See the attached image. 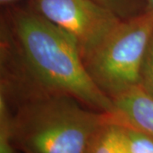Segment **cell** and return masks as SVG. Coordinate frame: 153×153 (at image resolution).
Returning a JSON list of instances; mask_svg holds the SVG:
<instances>
[{"instance_id":"obj_1","label":"cell","mask_w":153,"mask_h":153,"mask_svg":"<svg viewBox=\"0 0 153 153\" xmlns=\"http://www.w3.org/2000/svg\"><path fill=\"white\" fill-rule=\"evenodd\" d=\"M0 91L9 101L66 94L99 111L114 114V102L88 73L71 36L32 7L11 10L1 28Z\"/></svg>"},{"instance_id":"obj_2","label":"cell","mask_w":153,"mask_h":153,"mask_svg":"<svg viewBox=\"0 0 153 153\" xmlns=\"http://www.w3.org/2000/svg\"><path fill=\"white\" fill-rule=\"evenodd\" d=\"M15 106L13 141L23 152L86 153L96 131L114 116L66 94L24 99Z\"/></svg>"},{"instance_id":"obj_3","label":"cell","mask_w":153,"mask_h":153,"mask_svg":"<svg viewBox=\"0 0 153 153\" xmlns=\"http://www.w3.org/2000/svg\"><path fill=\"white\" fill-rule=\"evenodd\" d=\"M153 34V16L144 12L122 20L83 58L94 84L112 100L139 87L144 55Z\"/></svg>"},{"instance_id":"obj_4","label":"cell","mask_w":153,"mask_h":153,"mask_svg":"<svg viewBox=\"0 0 153 153\" xmlns=\"http://www.w3.org/2000/svg\"><path fill=\"white\" fill-rule=\"evenodd\" d=\"M31 7L76 41L82 60L122 21L92 0H33Z\"/></svg>"},{"instance_id":"obj_5","label":"cell","mask_w":153,"mask_h":153,"mask_svg":"<svg viewBox=\"0 0 153 153\" xmlns=\"http://www.w3.org/2000/svg\"><path fill=\"white\" fill-rule=\"evenodd\" d=\"M117 120L153 137V98L140 87L113 100Z\"/></svg>"},{"instance_id":"obj_6","label":"cell","mask_w":153,"mask_h":153,"mask_svg":"<svg viewBox=\"0 0 153 153\" xmlns=\"http://www.w3.org/2000/svg\"><path fill=\"white\" fill-rule=\"evenodd\" d=\"M86 153H127L124 125L115 115L96 131Z\"/></svg>"},{"instance_id":"obj_7","label":"cell","mask_w":153,"mask_h":153,"mask_svg":"<svg viewBox=\"0 0 153 153\" xmlns=\"http://www.w3.org/2000/svg\"><path fill=\"white\" fill-rule=\"evenodd\" d=\"M0 153H16L13 141V114L6 95L0 91Z\"/></svg>"},{"instance_id":"obj_8","label":"cell","mask_w":153,"mask_h":153,"mask_svg":"<svg viewBox=\"0 0 153 153\" xmlns=\"http://www.w3.org/2000/svg\"><path fill=\"white\" fill-rule=\"evenodd\" d=\"M111 11L121 20H127L145 12L146 0H92Z\"/></svg>"},{"instance_id":"obj_9","label":"cell","mask_w":153,"mask_h":153,"mask_svg":"<svg viewBox=\"0 0 153 153\" xmlns=\"http://www.w3.org/2000/svg\"><path fill=\"white\" fill-rule=\"evenodd\" d=\"M124 125L127 153H153V137L131 126Z\"/></svg>"},{"instance_id":"obj_10","label":"cell","mask_w":153,"mask_h":153,"mask_svg":"<svg viewBox=\"0 0 153 153\" xmlns=\"http://www.w3.org/2000/svg\"><path fill=\"white\" fill-rule=\"evenodd\" d=\"M139 87L153 98V34L144 55L140 72Z\"/></svg>"},{"instance_id":"obj_11","label":"cell","mask_w":153,"mask_h":153,"mask_svg":"<svg viewBox=\"0 0 153 153\" xmlns=\"http://www.w3.org/2000/svg\"><path fill=\"white\" fill-rule=\"evenodd\" d=\"M145 12L153 16V0H146V5Z\"/></svg>"},{"instance_id":"obj_12","label":"cell","mask_w":153,"mask_h":153,"mask_svg":"<svg viewBox=\"0 0 153 153\" xmlns=\"http://www.w3.org/2000/svg\"><path fill=\"white\" fill-rule=\"evenodd\" d=\"M15 1H16V0H0V4L2 5H8V4L14 3Z\"/></svg>"},{"instance_id":"obj_13","label":"cell","mask_w":153,"mask_h":153,"mask_svg":"<svg viewBox=\"0 0 153 153\" xmlns=\"http://www.w3.org/2000/svg\"><path fill=\"white\" fill-rule=\"evenodd\" d=\"M24 153H30V152H24Z\"/></svg>"}]
</instances>
